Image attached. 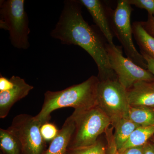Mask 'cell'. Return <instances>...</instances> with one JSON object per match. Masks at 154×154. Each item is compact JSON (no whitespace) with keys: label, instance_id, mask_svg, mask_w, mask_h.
Instances as JSON below:
<instances>
[{"label":"cell","instance_id":"cell-26","mask_svg":"<svg viewBox=\"0 0 154 154\" xmlns=\"http://www.w3.org/2000/svg\"><path fill=\"white\" fill-rule=\"evenodd\" d=\"M109 154H119L116 146L115 142H114L113 137V139H112V140H110V143L109 144Z\"/></svg>","mask_w":154,"mask_h":154},{"label":"cell","instance_id":"cell-10","mask_svg":"<svg viewBox=\"0 0 154 154\" xmlns=\"http://www.w3.org/2000/svg\"><path fill=\"white\" fill-rule=\"evenodd\" d=\"M131 107H147L154 108V82L140 81L127 90Z\"/></svg>","mask_w":154,"mask_h":154},{"label":"cell","instance_id":"cell-3","mask_svg":"<svg viewBox=\"0 0 154 154\" xmlns=\"http://www.w3.org/2000/svg\"><path fill=\"white\" fill-rule=\"evenodd\" d=\"M72 115L75 120V128L68 149L94 144L111 123L109 117L97 105L85 110H75Z\"/></svg>","mask_w":154,"mask_h":154},{"label":"cell","instance_id":"cell-1","mask_svg":"<svg viewBox=\"0 0 154 154\" xmlns=\"http://www.w3.org/2000/svg\"><path fill=\"white\" fill-rule=\"evenodd\" d=\"M81 5L79 1H65L51 36L63 44L78 45L86 51L97 65L100 81L115 79L116 75L110 66L106 44L84 19Z\"/></svg>","mask_w":154,"mask_h":154},{"label":"cell","instance_id":"cell-8","mask_svg":"<svg viewBox=\"0 0 154 154\" xmlns=\"http://www.w3.org/2000/svg\"><path fill=\"white\" fill-rule=\"evenodd\" d=\"M106 48L111 69L118 82L127 90L137 82H154L153 75L125 57L120 48L108 43Z\"/></svg>","mask_w":154,"mask_h":154},{"label":"cell","instance_id":"cell-11","mask_svg":"<svg viewBox=\"0 0 154 154\" xmlns=\"http://www.w3.org/2000/svg\"><path fill=\"white\" fill-rule=\"evenodd\" d=\"M79 2L88 10L95 24L105 36L108 44L110 45H115L113 43L112 31L102 2L99 0H80Z\"/></svg>","mask_w":154,"mask_h":154},{"label":"cell","instance_id":"cell-12","mask_svg":"<svg viewBox=\"0 0 154 154\" xmlns=\"http://www.w3.org/2000/svg\"><path fill=\"white\" fill-rule=\"evenodd\" d=\"M75 128L73 116L66 119L56 137L53 140L44 154H67L72 135Z\"/></svg>","mask_w":154,"mask_h":154},{"label":"cell","instance_id":"cell-9","mask_svg":"<svg viewBox=\"0 0 154 154\" xmlns=\"http://www.w3.org/2000/svg\"><path fill=\"white\" fill-rule=\"evenodd\" d=\"M10 79L14 83L13 88L8 91L0 92V118H6L14 104L28 95L34 87L24 79L17 76Z\"/></svg>","mask_w":154,"mask_h":154},{"label":"cell","instance_id":"cell-13","mask_svg":"<svg viewBox=\"0 0 154 154\" xmlns=\"http://www.w3.org/2000/svg\"><path fill=\"white\" fill-rule=\"evenodd\" d=\"M112 124L115 128L113 140L118 150L123 146L134 131L140 126L126 117L119 119Z\"/></svg>","mask_w":154,"mask_h":154},{"label":"cell","instance_id":"cell-15","mask_svg":"<svg viewBox=\"0 0 154 154\" xmlns=\"http://www.w3.org/2000/svg\"><path fill=\"white\" fill-rule=\"evenodd\" d=\"M154 134V125L138 127L134 131L126 143L118 151H122L129 148L144 146Z\"/></svg>","mask_w":154,"mask_h":154},{"label":"cell","instance_id":"cell-19","mask_svg":"<svg viewBox=\"0 0 154 154\" xmlns=\"http://www.w3.org/2000/svg\"><path fill=\"white\" fill-rule=\"evenodd\" d=\"M60 130L55 125L49 122H45L40 127V132L46 142H51L58 134Z\"/></svg>","mask_w":154,"mask_h":154},{"label":"cell","instance_id":"cell-7","mask_svg":"<svg viewBox=\"0 0 154 154\" xmlns=\"http://www.w3.org/2000/svg\"><path fill=\"white\" fill-rule=\"evenodd\" d=\"M131 5L126 0L118 1L113 15V30L124 48L127 58L142 68L147 69L143 57L138 51L133 41L132 28L131 24Z\"/></svg>","mask_w":154,"mask_h":154},{"label":"cell","instance_id":"cell-6","mask_svg":"<svg viewBox=\"0 0 154 154\" xmlns=\"http://www.w3.org/2000/svg\"><path fill=\"white\" fill-rule=\"evenodd\" d=\"M42 125L29 114H19L13 119L8 129L19 139L22 154H44L47 148L40 132Z\"/></svg>","mask_w":154,"mask_h":154},{"label":"cell","instance_id":"cell-20","mask_svg":"<svg viewBox=\"0 0 154 154\" xmlns=\"http://www.w3.org/2000/svg\"><path fill=\"white\" fill-rule=\"evenodd\" d=\"M130 5L144 9L149 15L154 16V0H126Z\"/></svg>","mask_w":154,"mask_h":154},{"label":"cell","instance_id":"cell-27","mask_svg":"<svg viewBox=\"0 0 154 154\" xmlns=\"http://www.w3.org/2000/svg\"><path fill=\"white\" fill-rule=\"evenodd\" d=\"M152 142L154 144V138H153V139L152 141Z\"/></svg>","mask_w":154,"mask_h":154},{"label":"cell","instance_id":"cell-25","mask_svg":"<svg viewBox=\"0 0 154 154\" xmlns=\"http://www.w3.org/2000/svg\"><path fill=\"white\" fill-rule=\"evenodd\" d=\"M143 154H154V144L148 142L143 146Z\"/></svg>","mask_w":154,"mask_h":154},{"label":"cell","instance_id":"cell-4","mask_svg":"<svg viewBox=\"0 0 154 154\" xmlns=\"http://www.w3.org/2000/svg\"><path fill=\"white\" fill-rule=\"evenodd\" d=\"M0 28L8 31L11 44L18 49L30 47L29 20L24 0L0 1Z\"/></svg>","mask_w":154,"mask_h":154},{"label":"cell","instance_id":"cell-16","mask_svg":"<svg viewBox=\"0 0 154 154\" xmlns=\"http://www.w3.org/2000/svg\"><path fill=\"white\" fill-rule=\"evenodd\" d=\"M128 118L140 126L154 125V108L147 107H131Z\"/></svg>","mask_w":154,"mask_h":154},{"label":"cell","instance_id":"cell-18","mask_svg":"<svg viewBox=\"0 0 154 154\" xmlns=\"http://www.w3.org/2000/svg\"><path fill=\"white\" fill-rule=\"evenodd\" d=\"M67 154H106L104 146L97 140L94 144L75 149H68Z\"/></svg>","mask_w":154,"mask_h":154},{"label":"cell","instance_id":"cell-5","mask_svg":"<svg viewBox=\"0 0 154 154\" xmlns=\"http://www.w3.org/2000/svg\"><path fill=\"white\" fill-rule=\"evenodd\" d=\"M96 100L97 106L109 117L111 123L123 117L128 118L130 105L127 90L117 79L99 81Z\"/></svg>","mask_w":154,"mask_h":154},{"label":"cell","instance_id":"cell-14","mask_svg":"<svg viewBox=\"0 0 154 154\" xmlns=\"http://www.w3.org/2000/svg\"><path fill=\"white\" fill-rule=\"evenodd\" d=\"M133 34L140 51L154 60V37L146 30L142 22H135L132 26Z\"/></svg>","mask_w":154,"mask_h":154},{"label":"cell","instance_id":"cell-21","mask_svg":"<svg viewBox=\"0 0 154 154\" xmlns=\"http://www.w3.org/2000/svg\"><path fill=\"white\" fill-rule=\"evenodd\" d=\"M14 83L11 79H8L1 75H0V92L8 91L13 88Z\"/></svg>","mask_w":154,"mask_h":154},{"label":"cell","instance_id":"cell-23","mask_svg":"<svg viewBox=\"0 0 154 154\" xmlns=\"http://www.w3.org/2000/svg\"><path fill=\"white\" fill-rule=\"evenodd\" d=\"M143 146L134 147L125 149L124 150L119 152V154H143Z\"/></svg>","mask_w":154,"mask_h":154},{"label":"cell","instance_id":"cell-17","mask_svg":"<svg viewBox=\"0 0 154 154\" xmlns=\"http://www.w3.org/2000/svg\"><path fill=\"white\" fill-rule=\"evenodd\" d=\"M0 149L1 154H22L19 139L8 129H0Z\"/></svg>","mask_w":154,"mask_h":154},{"label":"cell","instance_id":"cell-2","mask_svg":"<svg viewBox=\"0 0 154 154\" xmlns=\"http://www.w3.org/2000/svg\"><path fill=\"white\" fill-rule=\"evenodd\" d=\"M98 78L92 76L78 85L60 91H47L41 110L35 118L42 124L49 122L51 114L54 110L71 107L75 110H83L97 105Z\"/></svg>","mask_w":154,"mask_h":154},{"label":"cell","instance_id":"cell-24","mask_svg":"<svg viewBox=\"0 0 154 154\" xmlns=\"http://www.w3.org/2000/svg\"><path fill=\"white\" fill-rule=\"evenodd\" d=\"M141 52V51H140ZM147 65V69L154 76V60L144 53L141 52Z\"/></svg>","mask_w":154,"mask_h":154},{"label":"cell","instance_id":"cell-22","mask_svg":"<svg viewBox=\"0 0 154 154\" xmlns=\"http://www.w3.org/2000/svg\"><path fill=\"white\" fill-rule=\"evenodd\" d=\"M142 23L147 31L154 37V16L149 15L147 21Z\"/></svg>","mask_w":154,"mask_h":154}]
</instances>
